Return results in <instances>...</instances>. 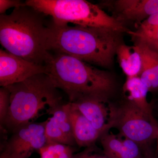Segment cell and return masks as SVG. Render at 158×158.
<instances>
[{"mask_svg":"<svg viewBox=\"0 0 158 158\" xmlns=\"http://www.w3.org/2000/svg\"><path fill=\"white\" fill-rule=\"evenodd\" d=\"M120 32L102 27L49 25L48 49L102 66L112 64L120 45Z\"/></svg>","mask_w":158,"mask_h":158,"instance_id":"6da1fadb","label":"cell"},{"mask_svg":"<svg viewBox=\"0 0 158 158\" xmlns=\"http://www.w3.org/2000/svg\"><path fill=\"white\" fill-rule=\"evenodd\" d=\"M25 3L45 16H50L52 23L57 25L71 23L106 28L121 33L129 31L121 22L107 14L99 6L85 0H27Z\"/></svg>","mask_w":158,"mask_h":158,"instance_id":"5b68a950","label":"cell"},{"mask_svg":"<svg viewBox=\"0 0 158 158\" xmlns=\"http://www.w3.org/2000/svg\"><path fill=\"white\" fill-rule=\"evenodd\" d=\"M10 106V92L7 87L0 88V125H2L9 113Z\"/></svg>","mask_w":158,"mask_h":158,"instance_id":"ac0fdd59","label":"cell"},{"mask_svg":"<svg viewBox=\"0 0 158 158\" xmlns=\"http://www.w3.org/2000/svg\"><path fill=\"white\" fill-rule=\"evenodd\" d=\"M119 64L127 78L138 77L141 69V59L133 46L120 44L116 50Z\"/></svg>","mask_w":158,"mask_h":158,"instance_id":"9a60e30c","label":"cell"},{"mask_svg":"<svg viewBox=\"0 0 158 158\" xmlns=\"http://www.w3.org/2000/svg\"><path fill=\"white\" fill-rule=\"evenodd\" d=\"M77 145L85 148L94 146L102 133L96 130L88 118L71 103H66Z\"/></svg>","mask_w":158,"mask_h":158,"instance_id":"30bf717a","label":"cell"},{"mask_svg":"<svg viewBox=\"0 0 158 158\" xmlns=\"http://www.w3.org/2000/svg\"><path fill=\"white\" fill-rule=\"evenodd\" d=\"M157 139H158V133H157Z\"/></svg>","mask_w":158,"mask_h":158,"instance_id":"603a6c76","label":"cell"},{"mask_svg":"<svg viewBox=\"0 0 158 158\" xmlns=\"http://www.w3.org/2000/svg\"><path fill=\"white\" fill-rule=\"evenodd\" d=\"M73 147L59 143H46L38 152L40 158H73Z\"/></svg>","mask_w":158,"mask_h":158,"instance_id":"e0dca14e","label":"cell"},{"mask_svg":"<svg viewBox=\"0 0 158 158\" xmlns=\"http://www.w3.org/2000/svg\"><path fill=\"white\" fill-rule=\"evenodd\" d=\"M71 103L100 132L108 131L109 111L106 104L109 100L97 96L82 97Z\"/></svg>","mask_w":158,"mask_h":158,"instance_id":"9c48e42d","label":"cell"},{"mask_svg":"<svg viewBox=\"0 0 158 158\" xmlns=\"http://www.w3.org/2000/svg\"><path fill=\"white\" fill-rule=\"evenodd\" d=\"M138 42L144 43L158 51V26L149 36Z\"/></svg>","mask_w":158,"mask_h":158,"instance_id":"44dd1931","label":"cell"},{"mask_svg":"<svg viewBox=\"0 0 158 158\" xmlns=\"http://www.w3.org/2000/svg\"><path fill=\"white\" fill-rule=\"evenodd\" d=\"M45 65L55 87L72 102L82 97H99L109 100L115 87L110 74L67 54L51 53Z\"/></svg>","mask_w":158,"mask_h":158,"instance_id":"3957f363","label":"cell"},{"mask_svg":"<svg viewBox=\"0 0 158 158\" xmlns=\"http://www.w3.org/2000/svg\"><path fill=\"white\" fill-rule=\"evenodd\" d=\"M108 129L116 128L125 139L135 141L142 150L157 139L158 125L127 98L117 104L108 103Z\"/></svg>","mask_w":158,"mask_h":158,"instance_id":"8992f818","label":"cell"},{"mask_svg":"<svg viewBox=\"0 0 158 158\" xmlns=\"http://www.w3.org/2000/svg\"><path fill=\"white\" fill-rule=\"evenodd\" d=\"M133 47L140 55L141 69L138 77L149 91L158 89V51L144 43L137 41Z\"/></svg>","mask_w":158,"mask_h":158,"instance_id":"8fae6325","label":"cell"},{"mask_svg":"<svg viewBox=\"0 0 158 158\" xmlns=\"http://www.w3.org/2000/svg\"><path fill=\"white\" fill-rule=\"evenodd\" d=\"M46 120L31 122L20 127L1 143L0 158H29L46 143L44 129Z\"/></svg>","mask_w":158,"mask_h":158,"instance_id":"52a82bcc","label":"cell"},{"mask_svg":"<svg viewBox=\"0 0 158 158\" xmlns=\"http://www.w3.org/2000/svg\"><path fill=\"white\" fill-rule=\"evenodd\" d=\"M44 135L46 143H59L72 146L77 145L76 143L69 139L59 127L52 116L46 120Z\"/></svg>","mask_w":158,"mask_h":158,"instance_id":"2e32d148","label":"cell"},{"mask_svg":"<svg viewBox=\"0 0 158 158\" xmlns=\"http://www.w3.org/2000/svg\"><path fill=\"white\" fill-rule=\"evenodd\" d=\"M47 73L45 65H38L0 49V86L23 81L36 75Z\"/></svg>","mask_w":158,"mask_h":158,"instance_id":"ba28073f","label":"cell"},{"mask_svg":"<svg viewBox=\"0 0 158 158\" xmlns=\"http://www.w3.org/2000/svg\"><path fill=\"white\" fill-rule=\"evenodd\" d=\"M45 16L28 6L0 15V43L6 51L26 60L45 65L51 56L49 25Z\"/></svg>","mask_w":158,"mask_h":158,"instance_id":"7a4b0ae2","label":"cell"},{"mask_svg":"<svg viewBox=\"0 0 158 158\" xmlns=\"http://www.w3.org/2000/svg\"><path fill=\"white\" fill-rule=\"evenodd\" d=\"M141 158H158L156 156L153 155L149 150L144 152Z\"/></svg>","mask_w":158,"mask_h":158,"instance_id":"7402d4cb","label":"cell"},{"mask_svg":"<svg viewBox=\"0 0 158 158\" xmlns=\"http://www.w3.org/2000/svg\"><path fill=\"white\" fill-rule=\"evenodd\" d=\"M114 3L120 15L117 19L119 21L122 19L142 22L158 12V0H118Z\"/></svg>","mask_w":158,"mask_h":158,"instance_id":"4fadbf2b","label":"cell"},{"mask_svg":"<svg viewBox=\"0 0 158 158\" xmlns=\"http://www.w3.org/2000/svg\"><path fill=\"white\" fill-rule=\"evenodd\" d=\"M26 6L25 2L19 0H0V14H6V11L11 8L15 9Z\"/></svg>","mask_w":158,"mask_h":158,"instance_id":"d6986e66","label":"cell"},{"mask_svg":"<svg viewBox=\"0 0 158 158\" xmlns=\"http://www.w3.org/2000/svg\"><path fill=\"white\" fill-rule=\"evenodd\" d=\"M124 90L127 93L128 99L150 118L155 120L152 115V108L147 99L149 90L139 77L127 78L124 85Z\"/></svg>","mask_w":158,"mask_h":158,"instance_id":"5bb4252c","label":"cell"},{"mask_svg":"<svg viewBox=\"0 0 158 158\" xmlns=\"http://www.w3.org/2000/svg\"><path fill=\"white\" fill-rule=\"evenodd\" d=\"M103 153L109 158H141L142 149L135 141L119 139L108 131L103 133L99 138Z\"/></svg>","mask_w":158,"mask_h":158,"instance_id":"7c38bea8","label":"cell"},{"mask_svg":"<svg viewBox=\"0 0 158 158\" xmlns=\"http://www.w3.org/2000/svg\"><path fill=\"white\" fill-rule=\"evenodd\" d=\"M10 92L9 113L1 129L11 131L31 123L40 111L52 110L63 104L59 89L48 75L39 74L23 81L6 86Z\"/></svg>","mask_w":158,"mask_h":158,"instance_id":"277c9868","label":"cell"},{"mask_svg":"<svg viewBox=\"0 0 158 158\" xmlns=\"http://www.w3.org/2000/svg\"><path fill=\"white\" fill-rule=\"evenodd\" d=\"M94 146L85 148L81 152L74 154L73 158H109L104 153L101 154L95 152Z\"/></svg>","mask_w":158,"mask_h":158,"instance_id":"ffe728a7","label":"cell"}]
</instances>
